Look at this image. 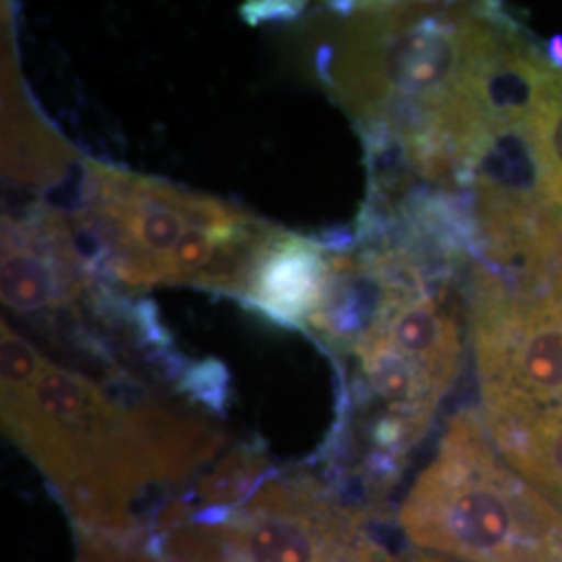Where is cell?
Listing matches in <instances>:
<instances>
[{
    "label": "cell",
    "instance_id": "277c9868",
    "mask_svg": "<svg viewBox=\"0 0 562 562\" xmlns=\"http://www.w3.org/2000/svg\"><path fill=\"white\" fill-rule=\"evenodd\" d=\"M473 341L483 423L562 413V267L536 280L477 269Z\"/></svg>",
    "mask_w": 562,
    "mask_h": 562
},
{
    "label": "cell",
    "instance_id": "ba28073f",
    "mask_svg": "<svg viewBox=\"0 0 562 562\" xmlns=\"http://www.w3.org/2000/svg\"><path fill=\"white\" fill-rule=\"evenodd\" d=\"M385 562H452L448 559H442L438 554H431V552H423V550H413V552H406L402 557H390Z\"/></svg>",
    "mask_w": 562,
    "mask_h": 562
},
{
    "label": "cell",
    "instance_id": "8992f818",
    "mask_svg": "<svg viewBox=\"0 0 562 562\" xmlns=\"http://www.w3.org/2000/svg\"><path fill=\"white\" fill-rule=\"evenodd\" d=\"M483 425L504 461L562 517V413Z\"/></svg>",
    "mask_w": 562,
    "mask_h": 562
},
{
    "label": "cell",
    "instance_id": "7a4b0ae2",
    "mask_svg": "<svg viewBox=\"0 0 562 562\" xmlns=\"http://www.w3.org/2000/svg\"><path fill=\"white\" fill-rule=\"evenodd\" d=\"M71 238L90 278L190 283L240 296L271 225L211 196L88 162L67 196Z\"/></svg>",
    "mask_w": 562,
    "mask_h": 562
},
{
    "label": "cell",
    "instance_id": "6da1fadb",
    "mask_svg": "<svg viewBox=\"0 0 562 562\" xmlns=\"http://www.w3.org/2000/svg\"><path fill=\"white\" fill-rule=\"evenodd\" d=\"M101 387L2 325V423L57 485L94 561H127L134 504L194 471L220 440L142 394Z\"/></svg>",
    "mask_w": 562,
    "mask_h": 562
},
{
    "label": "cell",
    "instance_id": "5b68a950",
    "mask_svg": "<svg viewBox=\"0 0 562 562\" xmlns=\"http://www.w3.org/2000/svg\"><path fill=\"white\" fill-rule=\"evenodd\" d=\"M327 271L329 255L322 241L273 227L252 259L240 301L271 322L306 327L322 302Z\"/></svg>",
    "mask_w": 562,
    "mask_h": 562
},
{
    "label": "cell",
    "instance_id": "3957f363",
    "mask_svg": "<svg viewBox=\"0 0 562 562\" xmlns=\"http://www.w3.org/2000/svg\"><path fill=\"white\" fill-rule=\"evenodd\" d=\"M417 550L452 562H562L561 513L461 413L398 513Z\"/></svg>",
    "mask_w": 562,
    "mask_h": 562
},
{
    "label": "cell",
    "instance_id": "52a82bcc",
    "mask_svg": "<svg viewBox=\"0 0 562 562\" xmlns=\"http://www.w3.org/2000/svg\"><path fill=\"white\" fill-rule=\"evenodd\" d=\"M525 130L540 162L546 188L562 209V69L543 60Z\"/></svg>",
    "mask_w": 562,
    "mask_h": 562
},
{
    "label": "cell",
    "instance_id": "9c48e42d",
    "mask_svg": "<svg viewBox=\"0 0 562 562\" xmlns=\"http://www.w3.org/2000/svg\"><path fill=\"white\" fill-rule=\"evenodd\" d=\"M546 57L548 63L557 69H562V36H554L546 46Z\"/></svg>",
    "mask_w": 562,
    "mask_h": 562
}]
</instances>
